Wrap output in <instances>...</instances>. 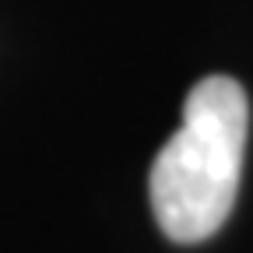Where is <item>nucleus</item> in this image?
Returning a JSON list of instances; mask_svg holds the SVG:
<instances>
[{
  "label": "nucleus",
  "mask_w": 253,
  "mask_h": 253,
  "mask_svg": "<svg viewBox=\"0 0 253 253\" xmlns=\"http://www.w3.org/2000/svg\"><path fill=\"white\" fill-rule=\"evenodd\" d=\"M250 102L239 81L204 78L190 88L183 126L155 155L148 194L155 221L172 243L211 239L236 204Z\"/></svg>",
  "instance_id": "f257e3e1"
}]
</instances>
